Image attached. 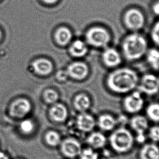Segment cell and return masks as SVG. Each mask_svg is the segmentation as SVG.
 <instances>
[{
	"mask_svg": "<svg viewBox=\"0 0 159 159\" xmlns=\"http://www.w3.org/2000/svg\"><path fill=\"white\" fill-rule=\"evenodd\" d=\"M140 78L134 69L119 66L108 73L105 82L111 93L115 95H125L137 89Z\"/></svg>",
	"mask_w": 159,
	"mask_h": 159,
	"instance_id": "1",
	"label": "cell"
},
{
	"mask_svg": "<svg viewBox=\"0 0 159 159\" xmlns=\"http://www.w3.org/2000/svg\"><path fill=\"white\" fill-rule=\"evenodd\" d=\"M120 48L123 59L135 62L144 57L148 50V43L140 33L130 32L123 39Z\"/></svg>",
	"mask_w": 159,
	"mask_h": 159,
	"instance_id": "2",
	"label": "cell"
},
{
	"mask_svg": "<svg viewBox=\"0 0 159 159\" xmlns=\"http://www.w3.org/2000/svg\"><path fill=\"white\" fill-rule=\"evenodd\" d=\"M112 131L109 137V142L114 151L125 153L131 149L135 138L129 129L125 127H118Z\"/></svg>",
	"mask_w": 159,
	"mask_h": 159,
	"instance_id": "3",
	"label": "cell"
},
{
	"mask_svg": "<svg viewBox=\"0 0 159 159\" xmlns=\"http://www.w3.org/2000/svg\"><path fill=\"white\" fill-rule=\"evenodd\" d=\"M86 39L88 45L104 49L110 46L112 37L108 28L103 26H95L89 28L86 32Z\"/></svg>",
	"mask_w": 159,
	"mask_h": 159,
	"instance_id": "4",
	"label": "cell"
},
{
	"mask_svg": "<svg viewBox=\"0 0 159 159\" xmlns=\"http://www.w3.org/2000/svg\"><path fill=\"white\" fill-rule=\"evenodd\" d=\"M123 22L130 32H140L145 26L146 18L141 9L132 7L125 11L123 15Z\"/></svg>",
	"mask_w": 159,
	"mask_h": 159,
	"instance_id": "5",
	"label": "cell"
},
{
	"mask_svg": "<svg viewBox=\"0 0 159 159\" xmlns=\"http://www.w3.org/2000/svg\"><path fill=\"white\" fill-rule=\"evenodd\" d=\"M143 94L137 89L124 95L122 101V107L126 113L134 115L140 113L144 107Z\"/></svg>",
	"mask_w": 159,
	"mask_h": 159,
	"instance_id": "6",
	"label": "cell"
},
{
	"mask_svg": "<svg viewBox=\"0 0 159 159\" xmlns=\"http://www.w3.org/2000/svg\"><path fill=\"white\" fill-rule=\"evenodd\" d=\"M137 89L143 95H157L159 93V77L152 73L144 74L140 78Z\"/></svg>",
	"mask_w": 159,
	"mask_h": 159,
	"instance_id": "7",
	"label": "cell"
},
{
	"mask_svg": "<svg viewBox=\"0 0 159 159\" xmlns=\"http://www.w3.org/2000/svg\"><path fill=\"white\" fill-rule=\"evenodd\" d=\"M123 59L120 51L113 47L108 46L104 48L101 53L102 64L105 68L111 70L120 66Z\"/></svg>",
	"mask_w": 159,
	"mask_h": 159,
	"instance_id": "8",
	"label": "cell"
},
{
	"mask_svg": "<svg viewBox=\"0 0 159 159\" xmlns=\"http://www.w3.org/2000/svg\"><path fill=\"white\" fill-rule=\"evenodd\" d=\"M149 121L146 116L138 114L132 115L129 119V124L136 135L144 134L149 128Z\"/></svg>",
	"mask_w": 159,
	"mask_h": 159,
	"instance_id": "9",
	"label": "cell"
},
{
	"mask_svg": "<svg viewBox=\"0 0 159 159\" xmlns=\"http://www.w3.org/2000/svg\"><path fill=\"white\" fill-rule=\"evenodd\" d=\"M97 125L102 131H113L117 125V118L112 114L104 112L99 115L97 120Z\"/></svg>",
	"mask_w": 159,
	"mask_h": 159,
	"instance_id": "10",
	"label": "cell"
},
{
	"mask_svg": "<svg viewBox=\"0 0 159 159\" xmlns=\"http://www.w3.org/2000/svg\"><path fill=\"white\" fill-rule=\"evenodd\" d=\"M67 73L68 75L76 80L85 79L89 73V69L86 63L83 62H75L69 65Z\"/></svg>",
	"mask_w": 159,
	"mask_h": 159,
	"instance_id": "11",
	"label": "cell"
},
{
	"mask_svg": "<svg viewBox=\"0 0 159 159\" xmlns=\"http://www.w3.org/2000/svg\"><path fill=\"white\" fill-rule=\"evenodd\" d=\"M31 108V106L28 100L25 98H20L12 104L11 115L15 117H23L30 111Z\"/></svg>",
	"mask_w": 159,
	"mask_h": 159,
	"instance_id": "12",
	"label": "cell"
},
{
	"mask_svg": "<svg viewBox=\"0 0 159 159\" xmlns=\"http://www.w3.org/2000/svg\"><path fill=\"white\" fill-rule=\"evenodd\" d=\"M62 151L68 157H75L81 153V146L77 140L73 139H68L62 143Z\"/></svg>",
	"mask_w": 159,
	"mask_h": 159,
	"instance_id": "13",
	"label": "cell"
},
{
	"mask_svg": "<svg viewBox=\"0 0 159 159\" xmlns=\"http://www.w3.org/2000/svg\"><path fill=\"white\" fill-rule=\"evenodd\" d=\"M77 125L80 130L84 132H90L94 129L97 120L90 114L83 112L78 117Z\"/></svg>",
	"mask_w": 159,
	"mask_h": 159,
	"instance_id": "14",
	"label": "cell"
},
{
	"mask_svg": "<svg viewBox=\"0 0 159 159\" xmlns=\"http://www.w3.org/2000/svg\"><path fill=\"white\" fill-rule=\"evenodd\" d=\"M141 159H159V148L154 143L144 144L140 151Z\"/></svg>",
	"mask_w": 159,
	"mask_h": 159,
	"instance_id": "15",
	"label": "cell"
},
{
	"mask_svg": "<svg viewBox=\"0 0 159 159\" xmlns=\"http://www.w3.org/2000/svg\"><path fill=\"white\" fill-rule=\"evenodd\" d=\"M33 67L35 72L41 75H49L51 72L53 68L51 62L44 58L36 60L33 62Z\"/></svg>",
	"mask_w": 159,
	"mask_h": 159,
	"instance_id": "16",
	"label": "cell"
},
{
	"mask_svg": "<svg viewBox=\"0 0 159 159\" xmlns=\"http://www.w3.org/2000/svg\"><path fill=\"white\" fill-rule=\"evenodd\" d=\"M144 57L147 64L151 69L154 71H159V48H149Z\"/></svg>",
	"mask_w": 159,
	"mask_h": 159,
	"instance_id": "17",
	"label": "cell"
},
{
	"mask_svg": "<svg viewBox=\"0 0 159 159\" xmlns=\"http://www.w3.org/2000/svg\"><path fill=\"white\" fill-rule=\"evenodd\" d=\"M87 142L94 148H101L105 146L107 139L103 133L96 131L90 134L87 139Z\"/></svg>",
	"mask_w": 159,
	"mask_h": 159,
	"instance_id": "18",
	"label": "cell"
},
{
	"mask_svg": "<svg viewBox=\"0 0 159 159\" xmlns=\"http://www.w3.org/2000/svg\"><path fill=\"white\" fill-rule=\"evenodd\" d=\"M50 115L57 122H63L67 118L68 112L67 109L61 104H55L50 110Z\"/></svg>",
	"mask_w": 159,
	"mask_h": 159,
	"instance_id": "19",
	"label": "cell"
},
{
	"mask_svg": "<svg viewBox=\"0 0 159 159\" xmlns=\"http://www.w3.org/2000/svg\"><path fill=\"white\" fill-rule=\"evenodd\" d=\"M146 117L155 124L159 123V102H153L146 108Z\"/></svg>",
	"mask_w": 159,
	"mask_h": 159,
	"instance_id": "20",
	"label": "cell"
},
{
	"mask_svg": "<svg viewBox=\"0 0 159 159\" xmlns=\"http://www.w3.org/2000/svg\"><path fill=\"white\" fill-rule=\"evenodd\" d=\"M70 53L76 57H82L88 52V46L81 40L74 41L70 48Z\"/></svg>",
	"mask_w": 159,
	"mask_h": 159,
	"instance_id": "21",
	"label": "cell"
},
{
	"mask_svg": "<svg viewBox=\"0 0 159 159\" xmlns=\"http://www.w3.org/2000/svg\"><path fill=\"white\" fill-rule=\"evenodd\" d=\"M74 106L80 111H86L91 106V100L87 95L81 93L74 99Z\"/></svg>",
	"mask_w": 159,
	"mask_h": 159,
	"instance_id": "22",
	"label": "cell"
},
{
	"mask_svg": "<svg viewBox=\"0 0 159 159\" xmlns=\"http://www.w3.org/2000/svg\"><path fill=\"white\" fill-rule=\"evenodd\" d=\"M55 38L57 42L60 45L65 46L69 43L72 38L70 30L66 27H60L56 31Z\"/></svg>",
	"mask_w": 159,
	"mask_h": 159,
	"instance_id": "23",
	"label": "cell"
},
{
	"mask_svg": "<svg viewBox=\"0 0 159 159\" xmlns=\"http://www.w3.org/2000/svg\"><path fill=\"white\" fill-rule=\"evenodd\" d=\"M45 139L47 143L51 146H56L60 144V136L55 131L48 132L46 135Z\"/></svg>",
	"mask_w": 159,
	"mask_h": 159,
	"instance_id": "24",
	"label": "cell"
},
{
	"mask_svg": "<svg viewBox=\"0 0 159 159\" xmlns=\"http://www.w3.org/2000/svg\"><path fill=\"white\" fill-rule=\"evenodd\" d=\"M151 38L153 43L159 48V20L155 22L151 28Z\"/></svg>",
	"mask_w": 159,
	"mask_h": 159,
	"instance_id": "25",
	"label": "cell"
},
{
	"mask_svg": "<svg viewBox=\"0 0 159 159\" xmlns=\"http://www.w3.org/2000/svg\"><path fill=\"white\" fill-rule=\"evenodd\" d=\"M149 138L154 142H159V125H155L149 128Z\"/></svg>",
	"mask_w": 159,
	"mask_h": 159,
	"instance_id": "26",
	"label": "cell"
},
{
	"mask_svg": "<svg viewBox=\"0 0 159 159\" xmlns=\"http://www.w3.org/2000/svg\"><path fill=\"white\" fill-rule=\"evenodd\" d=\"M20 128L24 133L30 134L34 130V123L32 120H25L21 122Z\"/></svg>",
	"mask_w": 159,
	"mask_h": 159,
	"instance_id": "27",
	"label": "cell"
},
{
	"mask_svg": "<svg viewBox=\"0 0 159 159\" xmlns=\"http://www.w3.org/2000/svg\"><path fill=\"white\" fill-rule=\"evenodd\" d=\"M80 159H98L99 157L98 153L93 151L92 148L84 149L80 154Z\"/></svg>",
	"mask_w": 159,
	"mask_h": 159,
	"instance_id": "28",
	"label": "cell"
},
{
	"mask_svg": "<svg viewBox=\"0 0 159 159\" xmlns=\"http://www.w3.org/2000/svg\"><path fill=\"white\" fill-rule=\"evenodd\" d=\"M44 98L47 103H54L58 99V95L56 91L51 89H49L44 93Z\"/></svg>",
	"mask_w": 159,
	"mask_h": 159,
	"instance_id": "29",
	"label": "cell"
},
{
	"mask_svg": "<svg viewBox=\"0 0 159 159\" xmlns=\"http://www.w3.org/2000/svg\"><path fill=\"white\" fill-rule=\"evenodd\" d=\"M152 11L154 15L159 17V0L153 3L152 6Z\"/></svg>",
	"mask_w": 159,
	"mask_h": 159,
	"instance_id": "30",
	"label": "cell"
},
{
	"mask_svg": "<svg viewBox=\"0 0 159 159\" xmlns=\"http://www.w3.org/2000/svg\"><path fill=\"white\" fill-rule=\"evenodd\" d=\"M68 75V74L67 72H65L64 71H60L58 73L57 75V78L59 80H66L67 78V76Z\"/></svg>",
	"mask_w": 159,
	"mask_h": 159,
	"instance_id": "31",
	"label": "cell"
},
{
	"mask_svg": "<svg viewBox=\"0 0 159 159\" xmlns=\"http://www.w3.org/2000/svg\"><path fill=\"white\" fill-rule=\"evenodd\" d=\"M136 140H137V141L140 143L144 142L146 140V136L144 134H138L136 135Z\"/></svg>",
	"mask_w": 159,
	"mask_h": 159,
	"instance_id": "32",
	"label": "cell"
},
{
	"mask_svg": "<svg viewBox=\"0 0 159 159\" xmlns=\"http://www.w3.org/2000/svg\"><path fill=\"white\" fill-rule=\"evenodd\" d=\"M42 1L48 4H53V3H56L58 0H42Z\"/></svg>",
	"mask_w": 159,
	"mask_h": 159,
	"instance_id": "33",
	"label": "cell"
},
{
	"mask_svg": "<svg viewBox=\"0 0 159 159\" xmlns=\"http://www.w3.org/2000/svg\"><path fill=\"white\" fill-rule=\"evenodd\" d=\"M0 159H9L5 154L2 152H0Z\"/></svg>",
	"mask_w": 159,
	"mask_h": 159,
	"instance_id": "34",
	"label": "cell"
},
{
	"mask_svg": "<svg viewBox=\"0 0 159 159\" xmlns=\"http://www.w3.org/2000/svg\"><path fill=\"white\" fill-rule=\"evenodd\" d=\"M1 32L0 31V39H1Z\"/></svg>",
	"mask_w": 159,
	"mask_h": 159,
	"instance_id": "35",
	"label": "cell"
}]
</instances>
